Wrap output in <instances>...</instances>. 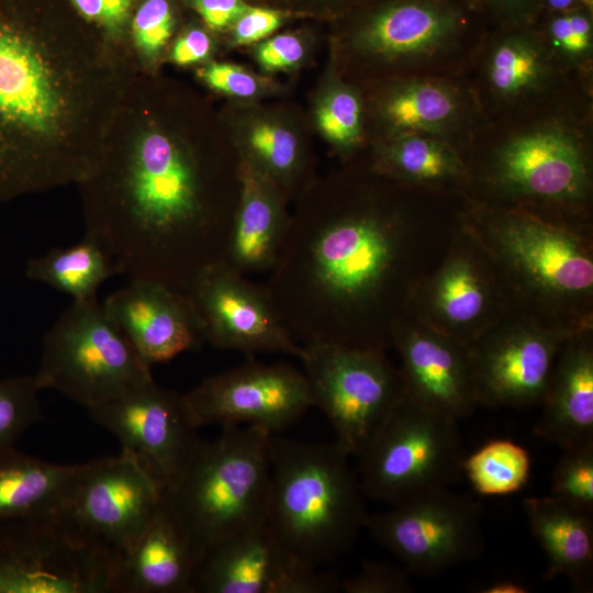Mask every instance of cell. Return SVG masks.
<instances>
[{"label":"cell","instance_id":"6da1fadb","mask_svg":"<svg viewBox=\"0 0 593 593\" xmlns=\"http://www.w3.org/2000/svg\"><path fill=\"white\" fill-rule=\"evenodd\" d=\"M342 194L304 204L265 284L299 345L387 351L414 287L441 259L465 197L370 165Z\"/></svg>","mask_w":593,"mask_h":593},{"label":"cell","instance_id":"7a4b0ae2","mask_svg":"<svg viewBox=\"0 0 593 593\" xmlns=\"http://www.w3.org/2000/svg\"><path fill=\"white\" fill-rule=\"evenodd\" d=\"M81 192L86 233L128 279L188 293L208 267L225 261L238 192L221 171L154 113L141 74L108 133Z\"/></svg>","mask_w":593,"mask_h":593},{"label":"cell","instance_id":"3957f363","mask_svg":"<svg viewBox=\"0 0 593 593\" xmlns=\"http://www.w3.org/2000/svg\"><path fill=\"white\" fill-rule=\"evenodd\" d=\"M141 65L131 47L0 12V202L80 184Z\"/></svg>","mask_w":593,"mask_h":593},{"label":"cell","instance_id":"277c9868","mask_svg":"<svg viewBox=\"0 0 593 593\" xmlns=\"http://www.w3.org/2000/svg\"><path fill=\"white\" fill-rule=\"evenodd\" d=\"M593 82L575 75L553 93L486 121L463 154V197L593 224Z\"/></svg>","mask_w":593,"mask_h":593},{"label":"cell","instance_id":"5b68a950","mask_svg":"<svg viewBox=\"0 0 593 593\" xmlns=\"http://www.w3.org/2000/svg\"><path fill=\"white\" fill-rule=\"evenodd\" d=\"M459 223L486 256L510 313L572 332L593 326V224L466 198Z\"/></svg>","mask_w":593,"mask_h":593},{"label":"cell","instance_id":"8992f818","mask_svg":"<svg viewBox=\"0 0 593 593\" xmlns=\"http://www.w3.org/2000/svg\"><path fill=\"white\" fill-rule=\"evenodd\" d=\"M336 443L272 435L265 519L280 545L315 567L353 547L367 516L360 480Z\"/></svg>","mask_w":593,"mask_h":593},{"label":"cell","instance_id":"52a82bcc","mask_svg":"<svg viewBox=\"0 0 593 593\" xmlns=\"http://www.w3.org/2000/svg\"><path fill=\"white\" fill-rule=\"evenodd\" d=\"M272 435L256 426L223 427L200 439L166 499L198 556L265 516ZM198 566V564H197Z\"/></svg>","mask_w":593,"mask_h":593},{"label":"cell","instance_id":"ba28073f","mask_svg":"<svg viewBox=\"0 0 593 593\" xmlns=\"http://www.w3.org/2000/svg\"><path fill=\"white\" fill-rule=\"evenodd\" d=\"M351 47L405 77H463L490 29L468 0H358Z\"/></svg>","mask_w":593,"mask_h":593},{"label":"cell","instance_id":"9c48e42d","mask_svg":"<svg viewBox=\"0 0 593 593\" xmlns=\"http://www.w3.org/2000/svg\"><path fill=\"white\" fill-rule=\"evenodd\" d=\"M33 377L40 391L55 390L87 411L153 380L97 298L64 310L43 337Z\"/></svg>","mask_w":593,"mask_h":593},{"label":"cell","instance_id":"30bf717a","mask_svg":"<svg viewBox=\"0 0 593 593\" xmlns=\"http://www.w3.org/2000/svg\"><path fill=\"white\" fill-rule=\"evenodd\" d=\"M458 422L405 393L358 459L363 494L395 505L459 481L465 456Z\"/></svg>","mask_w":593,"mask_h":593},{"label":"cell","instance_id":"8fae6325","mask_svg":"<svg viewBox=\"0 0 593 593\" xmlns=\"http://www.w3.org/2000/svg\"><path fill=\"white\" fill-rule=\"evenodd\" d=\"M313 406L328 418L336 443L359 459L405 395L400 368L384 351L315 343L302 345Z\"/></svg>","mask_w":593,"mask_h":593},{"label":"cell","instance_id":"7c38bea8","mask_svg":"<svg viewBox=\"0 0 593 593\" xmlns=\"http://www.w3.org/2000/svg\"><path fill=\"white\" fill-rule=\"evenodd\" d=\"M116 561L58 516L0 522V593H113Z\"/></svg>","mask_w":593,"mask_h":593},{"label":"cell","instance_id":"4fadbf2b","mask_svg":"<svg viewBox=\"0 0 593 593\" xmlns=\"http://www.w3.org/2000/svg\"><path fill=\"white\" fill-rule=\"evenodd\" d=\"M481 522V504L447 488L367 515L363 527L412 575H434L483 553Z\"/></svg>","mask_w":593,"mask_h":593},{"label":"cell","instance_id":"5bb4252c","mask_svg":"<svg viewBox=\"0 0 593 593\" xmlns=\"http://www.w3.org/2000/svg\"><path fill=\"white\" fill-rule=\"evenodd\" d=\"M404 314L466 346L510 314L486 256L460 223L412 290Z\"/></svg>","mask_w":593,"mask_h":593},{"label":"cell","instance_id":"9a60e30c","mask_svg":"<svg viewBox=\"0 0 593 593\" xmlns=\"http://www.w3.org/2000/svg\"><path fill=\"white\" fill-rule=\"evenodd\" d=\"M88 414L113 434L121 452L135 459L165 491L176 483L201 439L186 394L164 389L154 379L88 410Z\"/></svg>","mask_w":593,"mask_h":593},{"label":"cell","instance_id":"2e32d148","mask_svg":"<svg viewBox=\"0 0 593 593\" xmlns=\"http://www.w3.org/2000/svg\"><path fill=\"white\" fill-rule=\"evenodd\" d=\"M573 332L507 314L468 346L479 405L540 406L557 356Z\"/></svg>","mask_w":593,"mask_h":593},{"label":"cell","instance_id":"e0dca14e","mask_svg":"<svg viewBox=\"0 0 593 593\" xmlns=\"http://www.w3.org/2000/svg\"><path fill=\"white\" fill-rule=\"evenodd\" d=\"M164 495L163 485L121 452L86 462L58 517L119 556L143 532Z\"/></svg>","mask_w":593,"mask_h":593},{"label":"cell","instance_id":"ac0fdd59","mask_svg":"<svg viewBox=\"0 0 593 593\" xmlns=\"http://www.w3.org/2000/svg\"><path fill=\"white\" fill-rule=\"evenodd\" d=\"M186 398L198 426H256L278 434L313 406L303 371L290 363H246L202 380Z\"/></svg>","mask_w":593,"mask_h":593},{"label":"cell","instance_id":"d6986e66","mask_svg":"<svg viewBox=\"0 0 593 593\" xmlns=\"http://www.w3.org/2000/svg\"><path fill=\"white\" fill-rule=\"evenodd\" d=\"M340 584L290 555L262 516L203 552L191 593H334Z\"/></svg>","mask_w":593,"mask_h":593},{"label":"cell","instance_id":"ffe728a7","mask_svg":"<svg viewBox=\"0 0 593 593\" xmlns=\"http://www.w3.org/2000/svg\"><path fill=\"white\" fill-rule=\"evenodd\" d=\"M575 75L555 58L535 23L489 29L466 78L486 122L553 93Z\"/></svg>","mask_w":593,"mask_h":593},{"label":"cell","instance_id":"44dd1931","mask_svg":"<svg viewBox=\"0 0 593 593\" xmlns=\"http://www.w3.org/2000/svg\"><path fill=\"white\" fill-rule=\"evenodd\" d=\"M188 294L200 316L204 340L212 346L250 357L301 356L302 346L282 324L266 287L247 280L224 261L205 268Z\"/></svg>","mask_w":593,"mask_h":593},{"label":"cell","instance_id":"7402d4cb","mask_svg":"<svg viewBox=\"0 0 593 593\" xmlns=\"http://www.w3.org/2000/svg\"><path fill=\"white\" fill-rule=\"evenodd\" d=\"M374 111L385 138L429 134L451 144L462 157L485 123L466 76L399 78L382 91Z\"/></svg>","mask_w":593,"mask_h":593},{"label":"cell","instance_id":"603a6c76","mask_svg":"<svg viewBox=\"0 0 593 593\" xmlns=\"http://www.w3.org/2000/svg\"><path fill=\"white\" fill-rule=\"evenodd\" d=\"M406 394L457 421L479 406L469 348L403 314L391 333Z\"/></svg>","mask_w":593,"mask_h":593},{"label":"cell","instance_id":"cb8c5ba5","mask_svg":"<svg viewBox=\"0 0 593 593\" xmlns=\"http://www.w3.org/2000/svg\"><path fill=\"white\" fill-rule=\"evenodd\" d=\"M150 367L201 346L203 327L188 293L163 283L130 279L102 303Z\"/></svg>","mask_w":593,"mask_h":593},{"label":"cell","instance_id":"d4e9b609","mask_svg":"<svg viewBox=\"0 0 593 593\" xmlns=\"http://www.w3.org/2000/svg\"><path fill=\"white\" fill-rule=\"evenodd\" d=\"M198 556L166 494L128 549L118 556L113 593H191Z\"/></svg>","mask_w":593,"mask_h":593},{"label":"cell","instance_id":"484cf974","mask_svg":"<svg viewBox=\"0 0 593 593\" xmlns=\"http://www.w3.org/2000/svg\"><path fill=\"white\" fill-rule=\"evenodd\" d=\"M540 406L539 437L563 450L593 443V326L563 343Z\"/></svg>","mask_w":593,"mask_h":593},{"label":"cell","instance_id":"4316f807","mask_svg":"<svg viewBox=\"0 0 593 593\" xmlns=\"http://www.w3.org/2000/svg\"><path fill=\"white\" fill-rule=\"evenodd\" d=\"M239 195L225 258L244 276L269 271L283 245L290 220L281 189L246 160L239 164Z\"/></svg>","mask_w":593,"mask_h":593},{"label":"cell","instance_id":"83f0119b","mask_svg":"<svg viewBox=\"0 0 593 593\" xmlns=\"http://www.w3.org/2000/svg\"><path fill=\"white\" fill-rule=\"evenodd\" d=\"M523 507L530 530L547 558L545 580L568 578L578 591L592 589V514L549 496L526 497Z\"/></svg>","mask_w":593,"mask_h":593},{"label":"cell","instance_id":"f1b7e54d","mask_svg":"<svg viewBox=\"0 0 593 593\" xmlns=\"http://www.w3.org/2000/svg\"><path fill=\"white\" fill-rule=\"evenodd\" d=\"M0 449V522L58 516L85 468Z\"/></svg>","mask_w":593,"mask_h":593},{"label":"cell","instance_id":"f546056e","mask_svg":"<svg viewBox=\"0 0 593 593\" xmlns=\"http://www.w3.org/2000/svg\"><path fill=\"white\" fill-rule=\"evenodd\" d=\"M373 168L400 183L463 195L467 167L460 152L443 138L407 133L381 139Z\"/></svg>","mask_w":593,"mask_h":593},{"label":"cell","instance_id":"4dcf8cb0","mask_svg":"<svg viewBox=\"0 0 593 593\" xmlns=\"http://www.w3.org/2000/svg\"><path fill=\"white\" fill-rule=\"evenodd\" d=\"M121 273L107 248L92 235L66 248H54L27 260L25 275L30 280L49 286L72 300L97 298L103 282Z\"/></svg>","mask_w":593,"mask_h":593},{"label":"cell","instance_id":"1f68e13d","mask_svg":"<svg viewBox=\"0 0 593 593\" xmlns=\"http://www.w3.org/2000/svg\"><path fill=\"white\" fill-rule=\"evenodd\" d=\"M462 472L481 495L513 494L528 483L530 457L512 439L496 438L465 457Z\"/></svg>","mask_w":593,"mask_h":593},{"label":"cell","instance_id":"d6a6232c","mask_svg":"<svg viewBox=\"0 0 593 593\" xmlns=\"http://www.w3.org/2000/svg\"><path fill=\"white\" fill-rule=\"evenodd\" d=\"M244 159L271 179L284 193L293 190L302 175L303 161L296 135L286 125L262 120L250 125Z\"/></svg>","mask_w":593,"mask_h":593},{"label":"cell","instance_id":"836d02e7","mask_svg":"<svg viewBox=\"0 0 593 593\" xmlns=\"http://www.w3.org/2000/svg\"><path fill=\"white\" fill-rule=\"evenodd\" d=\"M536 25L564 69L592 76L593 10L579 5L561 12L541 13Z\"/></svg>","mask_w":593,"mask_h":593},{"label":"cell","instance_id":"e575fe53","mask_svg":"<svg viewBox=\"0 0 593 593\" xmlns=\"http://www.w3.org/2000/svg\"><path fill=\"white\" fill-rule=\"evenodd\" d=\"M363 102L351 87L338 85L327 92L316 112V122L335 146L350 150L362 142Z\"/></svg>","mask_w":593,"mask_h":593},{"label":"cell","instance_id":"d590c367","mask_svg":"<svg viewBox=\"0 0 593 593\" xmlns=\"http://www.w3.org/2000/svg\"><path fill=\"white\" fill-rule=\"evenodd\" d=\"M38 393L33 374L0 379V449L14 446L42 418Z\"/></svg>","mask_w":593,"mask_h":593},{"label":"cell","instance_id":"8d00e7d4","mask_svg":"<svg viewBox=\"0 0 593 593\" xmlns=\"http://www.w3.org/2000/svg\"><path fill=\"white\" fill-rule=\"evenodd\" d=\"M550 496L593 513V443L563 450L552 473Z\"/></svg>","mask_w":593,"mask_h":593},{"label":"cell","instance_id":"74e56055","mask_svg":"<svg viewBox=\"0 0 593 593\" xmlns=\"http://www.w3.org/2000/svg\"><path fill=\"white\" fill-rule=\"evenodd\" d=\"M177 26L171 0H144L131 22L132 51L145 68L161 55Z\"/></svg>","mask_w":593,"mask_h":593},{"label":"cell","instance_id":"f35d334b","mask_svg":"<svg viewBox=\"0 0 593 593\" xmlns=\"http://www.w3.org/2000/svg\"><path fill=\"white\" fill-rule=\"evenodd\" d=\"M412 573L404 566L381 561H365L359 570L342 580L346 593H407L412 591Z\"/></svg>","mask_w":593,"mask_h":593},{"label":"cell","instance_id":"ab89813d","mask_svg":"<svg viewBox=\"0 0 593 593\" xmlns=\"http://www.w3.org/2000/svg\"><path fill=\"white\" fill-rule=\"evenodd\" d=\"M292 12L279 7L249 4L227 30L234 45H249L268 38Z\"/></svg>","mask_w":593,"mask_h":593},{"label":"cell","instance_id":"60d3db41","mask_svg":"<svg viewBox=\"0 0 593 593\" xmlns=\"http://www.w3.org/2000/svg\"><path fill=\"white\" fill-rule=\"evenodd\" d=\"M490 29L532 25L542 12V0H468Z\"/></svg>","mask_w":593,"mask_h":593},{"label":"cell","instance_id":"b9f144b4","mask_svg":"<svg viewBox=\"0 0 593 593\" xmlns=\"http://www.w3.org/2000/svg\"><path fill=\"white\" fill-rule=\"evenodd\" d=\"M198 75L213 90L233 97L250 98L260 89V82L253 74L227 63H210Z\"/></svg>","mask_w":593,"mask_h":593},{"label":"cell","instance_id":"7bdbcfd3","mask_svg":"<svg viewBox=\"0 0 593 593\" xmlns=\"http://www.w3.org/2000/svg\"><path fill=\"white\" fill-rule=\"evenodd\" d=\"M135 0H70L76 11L110 38L121 43L122 27Z\"/></svg>","mask_w":593,"mask_h":593},{"label":"cell","instance_id":"ee69618b","mask_svg":"<svg viewBox=\"0 0 593 593\" xmlns=\"http://www.w3.org/2000/svg\"><path fill=\"white\" fill-rule=\"evenodd\" d=\"M305 53V45L295 33H281L266 38L258 45L256 57L267 70H279L299 64Z\"/></svg>","mask_w":593,"mask_h":593},{"label":"cell","instance_id":"f6af8a7d","mask_svg":"<svg viewBox=\"0 0 593 593\" xmlns=\"http://www.w3.org/2000/svg\"><path fill=\"white\" fill-rule=\"evenodd\" d=\"M197 12L208 30L227 31L234 21L251 3L247 0H186Z\"/></svg>","mask_w":593,"mask_h":593},{"label":"cell","instance_id":"bcb514c9","mask_svg":"<svg viewBox=\"0 0 593 593\" xmlns=\"http://www.w3.org/2000/svg\"><path fill=\"white\" fill-rule=\"evenodd\" d=\"M206 30L198 25L187 27L174 42L170 59L180 66L206 59L213 47L212 37Z\"/></svg>","mask_w":593,"mask_h":593},{"label":"cell","instance_id":"7dc6e473","mask_svg":"<svg viewBox=\"0 0 593 593\" xmlns=\"http://www.w3.org/2000/svg\"><path fill=\"white\" fill-rule=\"evenodd\" d=\"M528 591V586L523 582L511 578L493 580L479 590L482 593H526Z\"/></svg>","mask_w":593,"mask_h":593},{"label":"cell","instance_id":"c3c4849f","mask_svg":"<svg viewBox=\"0 0 593 593\" xmlns=\"http://www.w3.org/2000/svg\"><path fill=\"white\" fill-rule=\"evenodd\" d=\"M579 5L593 10V0H542L541 13L561 12Z\"/></svg>","mask_w":593,"mask_h":593},{"label":"cell","instance_id":"681fc988","mask_svg":"<svg viewBox=\"0 0 593 593\" xmlns=\"http://www.w3.org/2000/svg\"><path fill=\"white\" fill-rule=\"evenodd\" d=\"M293 4H302L314 9H339L342 12H346L357 0H291Z\"/></svg>","mask_w":593,"mask_h":593},{"label":"cell","instance_id":"f907efd6","mask_svg":"<svg viewBox=\"0 0 593 593\" xmlns=\"http://www.w3.org/2000/svg\"><path fill=\"white\" fill-rule=\"evenodd\" d=\"M249 3H251V0H247Z\"/></svg>","mask_w":593,"mask_h":593},{"label":"cell","instance_id":"816d5d0a","mask_svg":"<svg viewBox=\"0 0 593 593\" xmlns=\"http://www.w3.org/2000/svg\"><path fill=\"white\" fill-rule=\"evenodd\" d=\"M358 1V0H357Z\"/></svg>","mask_w":593,"mask_h":593}]
</instances>
